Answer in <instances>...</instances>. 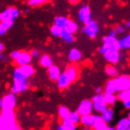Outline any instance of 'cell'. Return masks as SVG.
<instances>
[{
    "instance_id": "obj_1",
    "label": "cell",
    "mask_w": 130,
    "mask_h": 130,
    "mask_svg": "<svg viewBox=\"0 0 130 130\" xmlns=\"http://www.w3.org/2000/svg\"><path fill=\"white\" fill-rule=\"evenodd\" d=\"M16 114L12 110H1L0 112V130H19Z\"/></svg>"
},
{
    "instance_id": "obj_2",
    "label": "cell",
    "mask_w": 130,
    "mask_h": 130,
    "mask_svg": "<svg viewBox=\"0 0 130 130\" xmlns=\"http://www.w3.org/2000/svg\"><path fill=\"white\" fill-rule=\"evenodd\" d=\"M20 15V10L16 7H9L0 12V23L2 24L7 29L10 28L14 24V21Z\"/></svg>"
},
{
    "instance_id": "obj_3",
    "label": "cell",
    "mask_w": 130,
    "mask_h": 130,
    "mask_svg": "<svg viewBox=\"0 0 130 130\" xmlns=\"http://www.w3.org/2000/svg\"><path fill=\"white\" fill-rule=\"evenodd\" d=\"M17 100H16V94H14L12 92L7 93L4 95L3 98H1V110H12L16 107Z\"/></svg>"
},
{
    "instance_id": "obj_4",
    "label": "cell",
    "mask_w": 130,
    "mask_h": 130,
    "mask_svg": "<svg viewBox=\"0 0 130 130\" xmlns=\"http://www.w3.org/2000/svg\"><path fill=\"white\" fill-rule=\"evenodd\" d=\"M84 25L85 26L83 27V32L85 33V35H87L91 39H94L99 32V26H98L97 22L95 20L91 19Z\"/></svg>"
},
{
    "instance_id": "obj_5",
    "label": "cell",
    "mask_w": 130,
    "mask_h": 130,
    "mask_svg": "<svg viewBox=\"0 0 130 130\" xmlns=\"http://www.w3.org/2000/svg\"><path fill=\"white\" fill-rule=\"evenodd\" d=\"M113 80L116 85L117 91L130 89V76L128 75H118L116 77L113 78Z\"/></svg>"
},
{
    "instance_id": "obj_6",
    "label": "cell",
    "mask_w": 130,
    "mask_h": 130,
    "mask_svg": "<svg viewBox=\"0 0 130 130\" xmlns=\"http://www.w3.org/2000/svg\"><path fill=\"white\" fill-rule=\"evenodd\" d=\"M103 56L109 64H118L121 60V52L119 49H107Z\"/></svg>"
},
{
    "instance_id": "obj_7",
    "label": "cell",
    "mask_w": 130,
    "mask_h": 130,
    "mask_svg": "<svg viewBox=\"0 0 130 130\" xmlns=\"http://www.w3.org/2000/svg\"><path fill=\"white\" fill-rule=\"evenodd\" d=\"M28 89V82L27 79L23 80H13V83L11 85L10 91L14 94H19L24 91H26Z\"/></svg>"
},
{
    "instance_id": "obj_8",
    "label": "cell",
    "mask_w": 130,
    "mask_h": 130,
    "mask_svg": "<svg viewBox=\"0 0 130 130\" xmlns=\"http://www.w3.org/2000/svg\"><path fill=\"white\" fill-rule=\"evenodd\" d=\"M13 60L17 66H22V65L30 64L32 61V57L27 51H20L18 56Z\"/></svg>"
},
{
    "instance_id": "obj_9",
    "label": "cell",
    "mask_w": 130,
    "mask_h": 130,
    "mask_svg": "<svg viewBox=\"0 0 130 130\" xmlns=\"http://www.w3.org/2000/svg\"><path fill=\"white\" fill-rule=\"evenodd\" d=\"M65 75L68 76L69 80L71 83L75 82L77 80L78 76H79V69L76 65L75 64H70L65 68Z\"/></svg>"
},
{
    "instance_id": "obj_10",
    "label": "cell",
    "mask_w": 130,
    "mask_h": 130,
    "mask_svg": "<svg viewBox=\"0 0 130 130\" xmlns=\"http://www.w3.org/2000/svg\"><path fill=\"white\" fill-rule=\"evenodd\" d=\"M78 20L81 22V23L85 24L87 23L88 21L91 19V8L88 5H84L82 6L79 10H78Z\"/></svg>"
},
{
    "instance_id": "obj_11",
    "label": "cell",
    "mask_w": 130,
    "mask_h": 130,
    "mask_svg": "<svg viewBox=\"0 0 130 130\" xmlns=\"http://www.w3.org/2000/svg\"><path fill=\"white\" fill-rule=\"evenodd\" d=\"M80 115H86V114L92 113L93 107H92V101L89 99H85L79 104L76 110Z\"/></svg>"
},
{
    "instance_id": "obj_12",
    "label": "cell",
    "mask_w": 130,
    "mask_h": 130,
    "mask_svg": "<svg viewBox=\"0 0 130 130\" xmlns=\"http://www.w3.org/2000/svg\"><path fill=\"white\" fill-rule=\"evenodd\" d=\"M103 46L107 49H119L118 48V39L116 38V36H105L103 38Z\"/></svg>"
},
{
    "instance_id": "obj_13",
    "label": "cell",
    "mask_w": 130,
    "mask_h": 130,
    "mask_svg": "<svg viewBox=\"0 0 130 130\" xmlns=\"http://www.w3.org/2000/svg\"><path fill=\"white\" fill-rule=\"evenodd\" d=\"M96 115H93L92 113L86 114V115H81L80 116V124L86 128H92V125L94 124Z\"/></svg>"
},
{
    "instance_id": "obj_14",
    "label": "cell",
    "mask_w": 130,
    "mask_h": 130,
    "mask_svg": "<svg viewBox=\"0 0 130 130\" xmlns=\"http://www.w3.org/2000/svg\"><path fill=\"white\" fill-rule=\"evenodd\" d=\"M61 74V71H60V68L57 65L52 64L50 67L47 68V76L50 79V81L56 82L57 79L59 78V76Z\"/></svg>"
},
{
    "instance_id": "obj_15",
    "label": "cell",
    "mask_w": 130,
    "mask_h": 130,
    "mask_svg": "<svg viewBox=\"0 0 130 130\" xmlns=\"http://www.w3.org/2000/svg\"><path fill=\"white\" fill-rule=\"evenodd\" d=\"M56 82H57V85H58V88L59 90H61V91L69 88V86L71 84V81L69 80L68 76L65 75V73H61Z\"/></svg>"
},
{
    "instance_id": "obj_16",
    "label": "cell",
    "mask_w": 130,
    "mask_h": 130,
    "mask_svg": "<svg viewBox=\"0 0 130 130\" xmlns=\"http://www.w3.org/2000/svg\"><path fill=\"white\" fill-rule=\"evenodd\" d=\"M100 117L103 119V120L107 123V124H110L112 120H113L114 118V111L113 109L111 108V107H107L105 110H103L102 112L100 113Z\"/></svg>"
},
{
    "instance_id": "obj_17",
    "label": "cell",
    "mask_w": 130,
    "mask_h": 130,
    "mask_svg": "<svg viewBox=\"0 0 130 130\" xmlns=\"http://www.w3.org/2000/svg\"><path fill=\"white\" fill-rule=\"evenodd\" d=\"M17 67L19 68V70L21 71V73H22V74H23V75L27 78L33 76L34 74H35V69H34V67H33L32 65H30V64L22 65V66H17Z\"/></svg>"
},
{
    "instance_id": "obj_18",
    "label": "cell",
    "mask_w": 130,
    "mask_h": 130,
    "mask_svg": "<svg viewBox=\"0 0 130 130\" xmlns=\"http://www.w3.org/2000/svg\"><path fill=\"white\" fill-rule=\"evenodd\" d=\"M92 128L95 130H108V124L106 123L100 116H96Z\"/></svg>"
},
{
    "instance_id": "obj_19",
    "label": "cell",
    "mask_w": 130,
    "mask_h": 130,
    "mask_svg": "<svg viewBox=\"0 0 130 130\" xmlns=\"http://www.w3.org/2000/svg\"><path fill=\"white\" fill-rule=\"evenodd\" d=\"M52 64H54V63H53V59L49 55H46V54H44V55L40 56L39 65L41 66V67H43V68L47 69L48 67H50Z\"/></svg>"
},
{
    "instance_id": "obj_20",
    "label": "cell",
    "mask_w": 130,
    "mask_h": 130,
    "mask_svg": "<svg viewBox=\"0 0 130 130\" xmlns=\"http://www.w3.org/2000/svg\"><path fill=\"white\" fill-rule=\"evenodd\" d=\"M68 59L71 62H78L82 59V53L80 52V50H78L76 48H73L70 50V52L68 54Z\"/></svg>"
},
{
    "instance_id": "obj_21",
    "label": "cell",
    "mask_w": 130,
    "mask_h": 130,
    "mask_svg": "<svg viewBox=\"0 0 130 130\" xmlns=\"http://www.w3.org/2000/svg\"><path fill=\"white\" fill-rule=\"evenodd\" d=\"M119 50H128L130 48V35H125L122 39L118 40Z\"/></svg>"
},
{
    "instance_id": "obj_22",
    "label": "cell",
    "mask_w": 130,
    "mask_h": 130,
    "mask_svg": "<svg viewBox=\"0 0 130 130\" xmlns=\"http://www.w3.org/2000/svg\"><path fill=\"white\" fill-rule=\"evenodd\" d=\"M116 130H129L130 129V119L129 116L127 118H122L121 120L117 123L116 126H115Z\"/></svg>"
},
{
    "instance_id": "obj_23",
    "label": "cell",
    "mask_w": 130,
    "mask_h": 130,
    "mask_svg": "<svg viewBox=\"0 0 130 130\" xmlns=\"http://www.w3.org/2000/svg\"><path fill=\"white\" fill-rule=\"evenodd\" d=\"M117 95L112 93H103V101L107 104V107H112L117 102Z\"/></svg>"
},
{
    "instance_id": "obj_24",
    "label": "cell",
    "mask_w": 130,
    "mask_h": 130,
    "mask_svg": "<svg viewBox=\"0 0 130 130\" xmlns=\"http://www.w3.org/2000/svg\"><path fill=\"white\" fill-rule=\"evenodd\" d=\"M60 38H61L65 42L67 43H73L75 42V35L73 33L69 32L68 30H66L65 28H62L61 34H60Z\"/></svg>"
},
{
    "instance_id": "obj_25",
    "label": "cell",
    "mask_w": 130,
    "mask_h": 130,
    "mask_svg": "<svg viewBox=\"0 0 130 130\" xmlns=\"http://www.w3.org/2000/svg\"><path fill=\"white\" fill-rule=\"evenodd\" d=\"M104 90L106 93H112V94H115V93L117 92V88H116V85L114 83L113 78L107 80V82L106 83V85H105Z\"/></svg>"
},
{
    "instance_id": "obj_26",
    "label": "cell",
    "mask_w": 130,
    "mask_h": 130,
    "mask_svg": "<svg viewBox=\"0 0 130 130\" xmlns=\"http://www.w3.org/2000/svg\"><path fill=\"white\" fill-rule=\"evenodd\" d=\"M105 72L107 75H108L109 77H116L118 75H119V71H118V68L116 66H114L113 64H108L107 66H106L105 68Z\"/></svg>"
},
{
    "instance_id": "obj_27",
    "label": "cell",
    "mask_w": 130,
    "mask_h": 130,
    "mask_svg": "<svg viewBox=\"0 0 130 130\" xmlns=\"http://www.w3.org/2000/svg\"><path fill=\"white\" fill-rule=\"evenodd\" d=\"M61 126L63 130H75L76 128V124H74L69 118H64L61 119Z\"/></svg>"
},
{
    "instance_id": "obj_28",
    "label": "cell",
    "mask_w": 130,
    "mask_h": 130,
    "mask_svg": "<svg viewBox=\"0 0 130 130\" xmlns=\"http://www.w3.org/2000/svg\"><path fill=\"white\" fill-rule=\"evenodd\" d=\"M64 28L66 30H68L69 32H71V33H73V34H75V33L77 32L78 25H77V23H76V22H75V21L68 19V21H67V23H66V26H65Z\"/></svg>"
},
{
    "instance_id": "obj_29",
    "label": "cell",
    "mask_w": 130,
    "mask_h": 130,
    "mask_svg": "<svg viewBox=\"0 0 130 130\" xmlns=\"http://www.w3.org/2000/svg\"><path fill=\"white\" fill-rule=\"evenodd\" d=\"M92 107H93V110H95L98 113H101L102 111L105 110L107 108V106L104 101L101 100V101H96V102H92Z\"/></svg>"
},
{
    "instance_id": "obj_30",
    "label": "cell",
    "mask_w": 130,
    "mask_h": 130,
    "mask_svg": "<svg viewBox=\"0 0 130 130\" xmlns=\"http://www.w3.org/2000/svg\"><path fill=\"white\" fill-rule=\"evenodd\" d=\"M68 19L69 18H67L66 16H57V17H55V19H54V25L59 26V27H61V28H64Z\"/></svg>"
},
{
    "instance_id": "obj_31",
    "label": "cell",
    "mask_w": 130,
    "mask_h": 130,
    "mask_svg": "<svg viewBox=\"0 0 130 130\" xmlns=\"http://www.w3.org/2000/svg\"><path fill=\"white\" fill-rule=\"evenodd\" d=\"M70 112H71V110L65 106H60L59 107V109H58V113H59V116L60 119L68 118L69 115H70Z\"/></svg>"
},
{
    "instance_id": "obj_32",
    "label": "cell",
    "mask_w": 130,
    "mask_h": 130,
    "mask_svg": "<svg viewBox=\"0 0 130 130\" xmlns=\"http://www.w3.org/2000/svg\"><path fill=\"white\" fill-rule=\"evenodd\" d=\"M119 93L117 95V99L121 102H124V100L130 99V89L128 90H124V91H118Z\"/></svg>"
},
{
    "instance_id": "obj_33",
    "label": "cell",
    "mask_w": 130,
    "mask_h": 130,
    "mask_svg": "<svg viewBox=\"0 0 130 130\" xmlns=\"http://www.w3.org/2000/svg\"><path fill=\"white\" fill-rule=\"evenodd\" d=\"M47 2H48V0H27V5L30 8H36V7L44 5Z\"/></svg>"
},
{
    "instance_id": "obj_34",
    "label": "cell",
    "mask_w": 130,
    "mask_h": 130,
    "mask_svg": "<svg viewBox=\"0 0 130 130\" xmlns=\"http://www.w3.org/2000/svg\"><path fill=\"white\" fill-rule=\"evenodd\" d=\"M80 114L78 113L77 111H71L70 112V115H69V119L75 124H78L79 122H80Z\"/></svg>"
},
{
    "instance_id": "obj_35",
    "label": "cell",
    "mask_w": 130,
    "mask_h": 130,
    "mask_svg": "<svg viewBox=\"0 0 130 130\" xmlns=\"http://www.w3.org/2000/svg\"><path fill=\"white\" fill-rule=\"evenodd\" d=\"M61 30H62L61 27L56 26V25H53V26L50 27V33H51L54 37H60Z\"/></svg>"
},
{
    "instance_id": "obj_36",
    "label": "cell",
    "mask_w": 130,
    "mask_h": 130,
    "mask_svg": "<svg viewBox=\"0 0 130 130\" xmlns=\"http://www.w3.org/2000/svg\"><path fill=\"white\" fill-rule=\"evenodd\" d=\"M29 53H30V55H31V57H32V59H39L40 56L42 55V54H41V51L38 50V49H32Z\"/></svg>"
},
{
    "instance_id": "obj_37",
    "label": "cell",
    "mask_w": 130,
    "mask_h": 130,
    "mask_svg": "<svg viewBox=\"0 0 130 130\" xmlns=\"http://www.w3.org/2000/svg\"><path fill=\"white\" fill-rule=\"evenodd\" d=\"M115 32L117 33V35L118 34H124V32H125V30H126V27L124 26H118L115 27Z\"/></svg>"
},
{
    "instance_id": "obj_38",
    "label": "cell",
    "mask_w": 130,
    "mask_h": 130,
    "mask_svg": "<svg viewBox=\"0 0 130 130\" xmlns=\"http://www.w3.org/2000/svg\"><path fill=\"white\" fill-rule=\"evenodd\" d=\"M7 31H8V29H7L2 24L0 23V37H2L3 35H5L7 33Z\"/></svg>"
},
{
    "instance_id": "obj_39",
    "label": "cell",
    "mask_w": 130,
    "mask_h": 130,
    "mask_svg": "<svg viewBox=\"0 0 130 130\" xmlns=\"http://www.w3.org/2000/svg\"><path fill=\"white\" fill-rule=\"evenodd\" d=\"M19 52H20V51H18V50H14V51H12V52L10 54V58L11 59H14L17 57V56H18Z\"/></svg>"
},
{
    "instance_id": "obj_40",
    "label": "cell",
    "mask_w": 130,
    "mask_h": 130,
    "mask_svg": "<svg viewBox=\"0 0 130 130\" xmlns=\"http://www.w3.org/2000/svg\"><path fill=\"white\" fill-rule=\"evenodd\" d=\"M8 61V58L6 55H4L3 52H0V62H7Z\"/></svg>"
},
{
    "instance_id": "obj_41",
    "label": "cell",
    "mask_w": 130,
    "mask_h": 130,
    "mask_svg": "<svg viewBox=\"0 0 130 130\" xmlns=\"http://www.w3.org/2000/svg\"><path fill=\"white\" fill-rule=\"evenodd\" d=\"M123 104H124V107L126 108V109H129L130 108V99H127V100H124L123 102Z\"/></svg>"
},
{
    "instance_id": "obj_42",
    "label": "cell",
    "mask_w": 130,
    "mask_h": 130,
    "mask_svg": "<svg viewBox=\"0 0 130 130\" xmlns=\"http://www.w3.org/2000/svg\"><path fill=\"white\" fill-rule=\"evenodd\" d=\"M95 93H103V88H101V87L96 88L95 89Z\"/></svg>"
},
{
    "instance_id": "obj_43",
    "label": "cell",
    "mask_w": 130,
    "mask_h": 130,
    "mask_svg": "<svg viewBox=\"0 0 130 130\" xmlns=\"http://www.w3.org/2000/svg\"><path fill=\"white\" fill-rule=\"evenodd\" d=\"M4 50H5V44L0 41V52H3Z\"/></svg>"
},
{
    "instance_id": "obj_44",
    "label": "cell",
    "mask_w": 130,
    "mask_h": 130,
    "mask_svg": "<svg viewBox=\"0 0 130 130\" xmlns=\"http://www.w3.org/2000/svg\"><path fill=\"white\" fill-rule=\"evenodd\" d=\"M80 0H69V2L72 4V5H76L77 3H79Z\"/></svg>"
},
{
    "instance_id": "obj_45",
    "label": "cell",
    "mask_w": 130,
    "mask_h": 130,
    "mask_svg": "<svg viewBox=\"0 0 130 130\" xmlns=\"http://www.w3.org/2000/svg\"><path fill=\"white\" fill-rule=\"evenodd\" d=\"M108 35H110V36H116L117 35V33L115 32V30H111L110 32H109V34H108Z\"/></svg>"
},
{
    "instance_id": "obj_46",
    "label": "cell",
    "mask_w": 130,
    "mask_h": 130,
    "mask_svg": "<svg viewBox=\"0 0 130 130\" xmlns=\"http://www.w3.org/2000/svg\"><path fill=\"white\" fill-rule=\"evenodd\" d=\"M125 27H126V28H129L130 27V22L129 21H126V22H125Z\"/></svg>"
},
{
    "instance_id": "obj_47",
    "label": "cell",
    "mask_w": 130,
    "mask_h": 130,
    "mask_svg": "<svg viewBox=\"0 0 130 130\" xmlns=\"http://www.w3.org/2000/svg\"><path fill=\"white\" fill-rule=\"evenodd\" d=\"M0 107H1V98H0Z\"/></svg>"
}]
</instances>
